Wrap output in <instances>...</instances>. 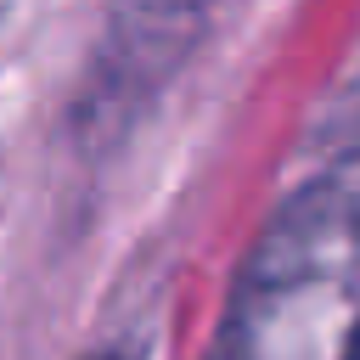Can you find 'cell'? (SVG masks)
I'll use <instances>...</instances> for the list:
<instances>
[{"mask_svg": "<svg viewBox=\"0 0 360 360\" xmlns=\"http://www.w3.org/2000/svg\"><path fill=\"white\" fill-rule=\"evenodd\" d=\"M219 0H112L96 73L84 84L90 118H118L141 107L202 39Z\"/></svg>", "mask_w": 360, "mask_h": 360, "instance_id": "7a4b0ae2", "label": "cell"}, {"mask_svg": "<svg viewBox=\"0 0 360 360\" xmlns=\"http://www.w3.org/2000/svg\"><path fill=\"white\" fill-rule=\"evenodd\" d=\"M11 6H17V0H0V22H6V17H11Z\"/></svg>", "mask_w": 360, "mask_h": 360, "instance_id": "277c9868", "label": "cell"}, {"mask_svg": "<svg viewBox=\"0 0 360 360\" xmlns=\"http://www.w3.org/2000/svg\"><path fill=\"white\" fill-rule=\"evenodd\" d=\"M84 360H135V354H124V349H96V354H84Z\"/></svg>", "mask_w": 360, "mask_h": 360, "instance_id": "3957f363", "label": "cell"}, {"mask_svg": "<svg viewBox=\"0 0 360 360\" xmlns=\"http://www.w3.org/2000/svg\"><path fill=\"white\" fill-rule=\"evenodd\" d=\"M202 360H360V152L264 214Z\"/></svg>", "mask_w": 360, "mask_h": 360, "instance_id": "6da1fadb", "label": "cell"}]
</instances>
